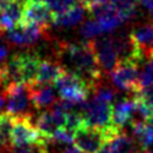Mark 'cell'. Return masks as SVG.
Masks as SVG:
<instances>
[{
	"instance_id": "obj_1",
	"label": "cell",
	"mask_w": 153,
	"mask_h": 153,
	"mask_svg": "<svg viewBox=\"0 0 153 153\" xmlns=\"http://www.w3.org/2000/svg\"><path fill=\"white\" fill-rule=\"evenodd\" d=\"M57 53L59 58L58 62L67 71L84 79L92 89L102 81L104 74L89 41L81 43L61 42L58 45Z\"/></svg>"
},
{
	"instance_id": "obj_2",
	"label": "cell",
	"mask_w": 153,
	"mask_h": 153,
	"mask_svg": "<svg viewBox=\"0 0 153 153\" xmlns=\"http://www.w3.org/2000/svg\"><path fill=\"white\" fill-rule=\"evenodd\" d=\"M41 62L39 54L30 51L20 52L10 57L1 70L5 87L12 84H33Z\"/></svg>"
},
{
	"instance_id": "obj_3",
	"label": "cell",
	"mask_w": 153,
	"mask_h": 153,
	"mask_svg": "<svg viewBox=\"0 0 153 153\" xmlns=\"http://www.w3.org/2000/svg\"><path fill=\"white\" fill-rule=\"evenodd\" d=\"M54 87L58 92L59 99L74 104L84 102L89 99L92 87L84 79L65 68V72L54 82Z\"/></svg>"
},
{
	"instance_id": "obj_4",
	"label": "cell",
	"mask_w": 153,
	"mask_h": 153,
	"mask_svg": "<svg viewBox=\"0 0 153 153\" xmlns=\"http://www.w3.org/2000/svg\"><path fill=\"white\" fill-rule=\"evenodd\" d=\"M5 111L13 118H32L28 87L24 84H12L5 87Z\"/></svg>"
},
{
	"instance_id": "obj_5",
	"label": "cell",
	"mask_w": 153,
	"mask_h": 153,
	"mask_svg": "<svg viewBox=\"0 0 153 153\" xmlns=\"http://www.w3.org/2000/svg\"><path fill=\"white\" fill-rule=\"evenodd\" d=\"M139 65L132 59L120 61L113 72L109 75L114 89L125 92H138L139 86Z\"/></svg>"
},
{
	"instance_id": "obj_6",
	"label": "cell",
	"mask_w": 153,
	"mask_h": 153,
	"mask_svg": "<svg viewBox=\"0 0 153 153\" xmlns=\"http://www.w3.org/2000/svg\"><path fill=\"white\" fill-rule=\"evenodd\" d=\"M43 139L39 130L32 123V118H14V124L12 129V140L13 148L37 144Z\"/></svg>"
},
{
	"instance_id": "obj_7",
	"label": "cell",
	"mask_w": 153,
	"mask_h": 153,
	"mask_svg": "<svg viewBox=\"0 0 153 153\" xmlns=\"http://www.w3.org/2000/svg\"><path fill=\"white\" fill-rule=\"evenodd\" d=\"M89 42L92 50H94L97 63H99L102 74L110 75L119 63V57L115 51V47H114L111 37H101Z\"/></svg>"
},
{
	"instance_id": "obj_8",
	"label": "cell",
	"mask_w": 153,
	"mask_h": 153,
	"mask_svg": "<svg viewBox=\"0 0 153 153\" xmlns=\"http://www.w3.org/2000/svg\"><path fill=\"white\" fill-rule=\"evenodd\" d=\"M66 114L67 113L62 111L58 106H56L53 104L50 109L43 110L39 115H38V118L36 120V128L39 130L42 137H45V138L50 140L51 137L53 135V133L56 132L57 129L65 127Z\"/></svg>"
},
{
	"instance_id": "obj_9",
	"label": "cell",
	"mask_w": 153,
	"mask_h": 153,
	"mask_svg": "<svg viewBox=\"0 0 153 153\" xmlns=\"http://www.w3.org/2000/svg\"><path fill=\"white\" fill-rule=\"evenodd\" d=\"M45 30L46 29H43L42 27L37 24L20 23L14 29L8 32L7 39L12 45H15L18 47H29L34 45L38 39H41Z\"/></svg>"
},
{
	"instance_id": "obj_10",
	"label": "cell",
	"mask_w": 153,
	"mask_h": 153,
	"mask_svg": "<svg viewBox=\"0 0 153 153\" xmlns=\"http://www.w3.org/2000/svg\"><path fill=\"white\" fill-rule=\"evenodd\" d=\"M90 13L96 18V22L100 24L102 32H111L119 28L123 24V18L117 12L114 5L108 1L105 4L97 5V7L92 8Z\"/></svg>"
},
{
	"instance_id": "obj_11",
	"label": "cell",
	"mask_w": 153,
	"mask_h": 153,
	"mask_svg": "<svg viewBox=\"0 0 153 153\" xmlns=\"http://www.w3.org/2000/svg\"><path fill=\"white\" fill-rule=\"evenodd\" d=\"M22 23H32L47 29L53 24V14L45 3H27Z\"/></svg>"
},
{
	"instance_id": "obj_12",
	"label": "cell",
	"mask_w": 153,
	"mask_h": 153,
	"mask_svg": "<svg viewBox=\"0 0 153 153\" xmlns=\"http://www.w3.org/2000/svg\"><path fill=\"white\" fill-rule=\"evenodd\" d=\"M28 87L29 99L36 110H47L56 102V95L52 85H39V84H29Z\"/></svg>"
},
{
	"instance_id": "obj_13",
	"label": "cell",
	"mask_w": 153,
	"mask_h": 153,
	"mask_svg": "<svg viewBox=\"0 0 153 153\" xmlns=\"http://www.w3.org/2000/svg\"><path fill=\"white\" fill-rule=\"evenodd\" d=\"M135 115V101L133 97H124L113 105V125L123 130L133 122Z\"/></svg>"
},
{
	"instance_id": "obj_14",
	"label": "cell",
	"mask_w": 153,
	"mask_h": 153,
	"mask_svg": "<svg viewBox=\"0 0 153 153\" xmlns=\"http://www.w3.org/2000/svg\"><path fill=\"white\" fill-rule=\"evenodd\" d=\"M132 129L133 139L135 140L137 146L140 152H148L153 148V127L143 120L133 119L129 124Z\"/></svg>"
},
{
	"instance_id": "obj_15",
	"label": "cell",
	"mask_w": 153,
	"mask_h": 153,
	"mask_svg": "<svg viewBox=\"0 0 153 153\" xmlns=\"http://www.w3.org/2000/svg\"><path fill=\"white\" fill-rule=\"evenodd\" d=\"M133 45L143 52L146 59H148V52L153 43V20L135 25L129 33Z\"/></svg>"
},
{
	"instance_id": "obj_16",
	"label": "cell",
	"mask_w": 153,
	"mask_h": 153,
	"mask_svg": "<svg viewBox=\"0 0 153 153\" xmlns=\"http://www.w3.org/2000/svg\"><path fill=\"white\" fill-rule=\"evenodd\" d=\"M65 72V67L58 61L51 59H42L36 76V81L33 84L39 85H52L57 81V79Z\"/></svg>"
},
{
	"instance_id": "obj_17",
	"label": "cell",
	"mask_w": 153,
	"mask_h": 153,
	"mask_svg": "<svg viewBox=\"0 0 153 153\" xmlns=\"http://www.w3.org/2000/svg\"><path fill=\"white\" fill-rule=\"evenodd\" d=\"M85 8L82 7V4L79 3L74 5V7L68 8L66 12H63L58 15L53 17V25L57 27H74L76 24L81 23V20L84 19L85 14Z\"/></svg>"
},
{
	"instance_id": "obj_18",
	"label": "cell",
	"mask_w": 153,
	"mask_h": 153,
	"mask_svg": "<svg viewBox=\"0 0 153 153\" xmlns=\"http://www.w3.org/2000/svg\"><path fill=\"white\" fill-rule=\"evenodd\" d=\"M14 124V118L9 115L7 111L0 114V153L12 152V129Z\"/></svg>"
},
{
	"instance_id": "obj_19",
	"label": "cell",
	"mask_w": 153,
	"mask_h": 153,
	"mask_svg": "<svg viewBox=\"0 0 153 153\" xmlns=\"http://www.w3.org/2000/svg\"><path fill=\"white\" fill-rule=\"evenodd\" d=\"M109 1L114 5V8L117 9L124 22L135 17L138 0H109Z\"/></svg>"
},
{
	"instance_id": "obj_20",
	"label": "cell",
	"mask_w": 153,
	"mask_h": 153,
	"mask_svg": "<svg viewBox=\"0 0 153 153\" xmlns=\"http://www.w3.org/2000/svg\"><path fill=\"white\" fill-rule=\"evenodd\" d=\"M101 33H102V29L96 20H87L80 28V34L86 41H92L94 38L100 36Z\"/></svg>"
},
{
	"instance_id": "obj_21",
	"label": "cell",
	"mask_w": 153,
	"mask_h": 153,
	"mask_svg": "<svg viewBox=\"0 0 153 153\" xmlns=\"http://www.w3.org/2000/svg\"><path fill=\"white\" fill-rule=\"evenodd\" d=\"M139 86L140 89L153 86V58L143 63V68L139 72Z\"/></svg>"
},
{
	"instance_id": "obj_22",
	"label": "cell",
	"mask_w": 153,
	"mask_h": 153,
	"mask_svg": "<svg viewBox=\"0 0 153 153\" xmlns=\"http://www.w3.org/2000/svg\"><path fill=\"white\" fill-rule=\"evenodd\" d=\"M74 139H75V134L72 132H70L66 128H59L53 133L50 142L51 143H62L70 146L74 143Z\"/></svg>"
},
{
	"instance_id": "obj_23",
	"label": "cell",
	"mask_w": 153,
	"mask_h": 153,
	"mask_svg": "<svg viewBox=\"0 0 153 153\" xmlns=\"http://www.w3.org/2000/svg\"><path fill=\"white\" fill-rule=\"evenodd\" d=\"M134 97L144 104V105L153 113V86L151 87H143L138 92L134 94Z\"/></svg>"
},
{
	"instance_id": "obj_24",
	"label": "cell",
	"mask_w": 153,
	"mask_h": 153,
	"mask_svg": "<svg viewBox=\"0 0 153 153\" xmlns=\"http://www.w3.org/2000/svg\"><path fill=\"white\" fill-rule=\"evenodd\" d=\"M108 1H109V0H80V3L82 4V7L86 10H89V12L92 8L97 7V5H101V4H105Z\"/></svg>"
},
{
	"instance_id": "obj_25",
	"label": "cell",
	"mask_w": 153,
	"mask_h": 153,
	"mask_svg": "<svg viewBox=\"0 0 153 153\" xmlns=\"http://www.w3.org/2000/svg\"><path fill=\"white\" fill-rule=\"evenodd\" d=\"M8 56H9L8 47L4 45H0V70L5 66V63L8 61Z\"/></svg>"
},
{
	"instance_id": "obj_26",
	"label": "cell",
	"mask_w": 153,
	"mask_h": 153,
	"mask_svg": "<svg viewBox=\"0 0 153 153\" xmlns=\"http://www.w3.org/2000/svg\"><path fill=\"white\" fill-rule=\"evenodd\" d=\"M138 1L142 4V7L149 13V15L153 17V0H138Z\"/></svg>"
},
{
	"instance_id": "obj_27",
	"label": "cell",
	"mask_w": 153,
	"mask_h": 153,
	"mask_svg": "<svg viewBox=\"0 0 153 153\" xmlns=\"http://www.w3.org/2000/svg\"><path fill=\"white\" fill-rule=\"evenodd\" d=\"M62 153H84V152H81L77 147H75L72 144H70V146H66L65 148L62 149Z\"/></svg>"
},
{
	"instance_id": "obj_28",
	"label": "cell",
	"mask_w": 153,
	"mask_h": 153,
	"mask_svg": "<svg viewBox=\"0 0 153 153\" xmlns=\"http://www.w3.org/2000/svg\"><path fill=\"white\" fill-rule=\"evenodd\" d=\"M28 3H43L45 0H27Z\"/></svg>"
},
{
	"instance_id": "obj_29",
	"label": "cell",
	"mask_w": 153,
	"mask_h": 153,
	"mask_svg": "<svg viewBox=\"0 0 153 153\" xmlns=\"http://www.w3.org/2000/svg\"><path fill=\"white\" fill-rule=\"evenodd\" d=\"M148 123L152 125V127H153V114H152V117L149 118V120H148Z\"/></svg>"
}]
</instances>
